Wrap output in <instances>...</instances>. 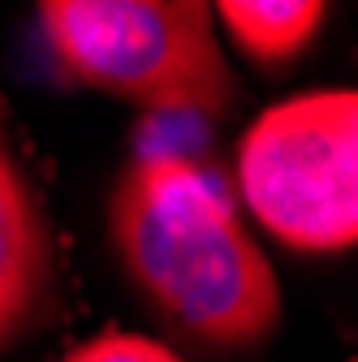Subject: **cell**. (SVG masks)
<instances>
[{
  "mask_svg": "<svg viewBox=\"0 0 358 362\" xmlns=\"http://www.w3.org/2000/svg\"><path fill=\"white\" fill-rule=\"evenodd\" d=\"M43 48L74 86L156 117H225L233 69L199 0H43Z\"/></svg>",
  "mask_w": 358,
  "mask_h": 362,
  "instance_id": "2",
  "label": "cell"
},
{
  "mask_svg": "<svg viewBox=\"0 0 358 362\" xmlns=\"http://www.w3.org/2000/svg\"><path fill=\"white\" fill-rule=\"evenodd\" d=\"M108 242L143 302L195 349L242 358L277 332V272L199 160L134 147L108 194Z\"/></svg>",
  "mask_w": 358,
  "mask_h": 362,
  "instance_id": "1",
  "label": "cell"
},
{
  "mask_svg": "<svg viewBox=\"0 0 358 362\" xmlns=\"http://www.w3.org/2000/svg\"><path fill=\"white\" fill-rule=\"evenodd\" d=\"M52 302V233L43 203L0 129V354L35 332Z\"/></svg>",
  "mask_w": 358,
  "mask_h": 362,
  "instance_id": "4",
  "label": "cell"
},
{
  "mask_svg": "<svg viewBox=\"0 0 358 362\" xmlns=\"http://www.w3.org/2000/svg\"><path fill=\"white\" fill-rule=\"evenodd\" d=\"M238 186L289 250L358 246V90H306L259 112L238 147Z\"/></svg>",
  "mask_w": 358,
  "mask_h": 362,
  "instance_id": "3",
  "label": "cell"
},
{
  "mask_svg": "<svg viewBox=\"0 0 358 362\" xmlns=\"http://www.w3.org/2000/svg\"><path fill=\"white\" fill-rule=\"evenodd\" d=\"M65 362H182V358L139 332H100L86 345H78Z\"/></svg>",
  "mask_w": 358,
  "mask_h": 362,
  "instance_id": "6",
  "label": "cell"
},
{
  "mask_svg": "<svg viewBox=\"0 0 358 362\" xmlns=\"http://www.w3.org/2000/svg\"><path fill=\"white\" fill-rule=\"evenodd\" d=\"M212 13L229 26L233 43L250 61L285 65L316 39L328 5H316V0H220Z\"/></svg>",
  "mask_w": 358,
  "mask_h": 362,
  "instance_id": "5",
  "label": "cell"
}]
</instances>
